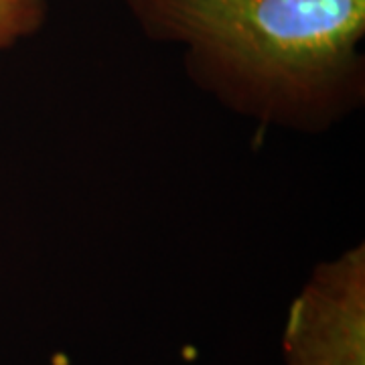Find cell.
Instances as JSON below:
<instances>
[{
    "instance_id": "6da1fadb",
    "label": "cell",
    "mask_w": 365,
    "mask_h": 365,
    "mask_svg": "<svg viewBox=\"0 0 365 365\" xmlns=\"http://www.w3.org/2000/svg\"><path fill=\"white\" fill-rule=\"evenodd\" d=\"M181 47L201 93L262 128L325 134L365 104V0H120Z\"/></svg>"
},
{
    "instance_id": "7a4b0ae2",
    "label": "cell",
    "mask_w": 365,
    "mask_h": 365,
    "mask_svg": "<svg viewBox=\"0 0 365 365\" xmlns=\"http://www.w3.org/2000/svg\"><path fill=\"white\" fill-rule=\"evenodd\" d=\"M287 365H365L364 242L319 262L288 309Z\"/></svg>"
},
{
    "instance_id": "3957f363",
    "label": "cell",
    "mask_w": 365,
    "mask_h": 365,
    "mask_svg": "<svg viewBox=\"0 0 365 365\" xmlns=\"http://www.w3.org/2000/svg\"><path fill=\"white\" fill-rule=\"evenodd\" d=\"M49 14V0H0V53L37 35Z\"/></svg>"
}]
</instances>
